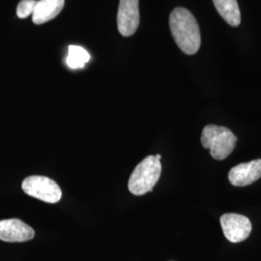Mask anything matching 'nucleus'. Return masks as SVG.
<instances>
[{
    "label": "nucleus",
    "mask_w": 261,
    "mask_h": 261,
    "mask_svg": "<svg viewBox=\"0 0 261 261\" xmlns=\"http://www.w3.org/2000/svg\"><path fill=\"white\" fill-rule=\"evenodd\" d=\"M171 34L180 49L186 55H195L201 45L199 27L189 10L177 7L169 17Z\"/></svg>",
    "instance_id": "nucleus-1"
},
{
    "label": "nucleus",
    "mask_w": 261,
    "mask_h": 261,
    "mask_svg": "<svg viewBox=\"0 0 261 261\" xmlns=\"http://www.w3.org/2000/svg\"><path fill=\"white\" fill-rule=\"evenodd\" d=\"M237 138L229 129L208 125L202 130L201 143L215 160H224L230 156L236 145Z\"/></svg>",
    "instance_id": "nucleus-2"
},
{
    "label": "nucleus",
    "mask_w": 261,
    "mask_h": 261,
    "mask_svg": "<svg viewBox=\"0 0 261 261\" xmlns=\"http://www.w3.org/2000/svg\"><path fill=\"white\" fill-rule=\"evenodd\" d=\"M162 165L156 156H148L142 160L134 169L130 180L129 190L135 196H142L153 190L161 176Z\"/></svg>",
    "instance_id": "nucleus-3"
},
{
    "label": "nucleus",
    "mask_w": 261,
    "mask_h": 261,
    "mask_svg": "<svg viewBox=\"0 0 261 261\" xmlns=\"http://www.w3.org/2000/svg\"><path fill=\"white\" fill-rule=\"evenodd\" d=\"M21 188L28 196L51 204L58 202L62 196V192L58 184L46 176L33 175L25 178Z\"/></svg>",
    "instance_id": "nucleus-4"
},
{
    "label": "nucleus",
    "mask_w": 261,
    "mask_h": 261,
    "mask_svg": "<svg viewBox=\"0 0 261 261\" xmlns=\"http://www.w3.org/2000/svg\"><path fill=\"white\" fill-rule=\"evenodd\" d=\"M221 225L226 239L232 243L242 242L252 232L251 221L247 217L236 213L223 215Z\"/></svg>",
    "instance_id": "nucleus-5"
},
{
    "label": "nucleus",
    "mask_w": 261,
    "mask_h": 261,
    "mask_svg": "<svg viewBox=\"0 0 261 261\" xmlns=\"http://www.w3.org/2000/svg\"><path fill=\"white\" fill-rule=\"evenodd\" d=\"M140 24L139 0H120L117 14V27L123 36L133 35Z\"/></svg>",
    "instance_id": "nucleus-6"
},
{
    "label": "nucleus",
    "mask_w": 261,
    "mask_h": 261,
    "mask_svg": "<svg viewBox=\"0 0 261 261\" xmlns=\"http://www.w3.org/2000/svg\"><path fill=\"white\" fill-rule=\"evenodd\" d=\"M35 232L32 227L19 219L0 221V240L8 243H21L33 239Z\"/></svg>",
    "instance_id": "nucleus-7"
},
{
    "label": "nucleus",
    "mask_w": 261,
    "mask_h": 261,
    "mask_svg": "<svg viewBox=\"0 0 261 261\" xmlns=\"http://www.w3.org/2000/svg\"><path fill=\"white\" fill-rule=\"evenodd\" d=\"M261 177V159L235 166L228 173V179L234 186L251 185Z\"/></svg>",
    "instance_id": "nucleus-8"
},
{
    "label": "nucleus",
    "mask_w": 261,
    "mask_h": 261,
    "mask_svg": "<svg viewBox=\"0 0 261 261\" xmlns=\"http://www.w3.org/2000/svg\"><path fill=\"white\" fill-rule=\"evenodd\" d=\"M64 0H40L37 1L32 14V20L35 24H43L55 19L64 7Z\"/></svg>",
    "instance_id": "nucleus-9"
},
{
    "label": "nucleus",
    "mask_w": 261,
    "mask_h": 261,
    "mask_svg": "<svg viewBox=\"0 0 261 261\" xmlns=\"http://www.w3.org/2000/svg\"><path fill=\"white\" fill-rule=\"evenodd\" d=\"M215 8L220 16L231 27H238L241 22V14L236 0H213Z\"/></svg>",
    "instance_id": "nucleus-10"
},
{
    "label": "nucleus",
    "mask_w": 261,
    "mask_h": 261,
    "mask_svg": "<svg viewBox=\"0 0 261 261\" xmlns=\"http://www.w3.org/2000/svg\"><path fill=\"white\" fill-rule=\"evenodd\" d=\"M90 60V55L84 47L79 46H70L69 54L66 58V63L71 69L84 68L85 63Z\"/></svg>",
    "instance_id": "nucleus-11"
},
{
    "label": "nucleus",
    "mask_w": 261,
    "mask_h": 261,
    "mask_svg": "<svg viewBox=\"0 0 261 261\" xmlns=\"http://www.w3.org/2000/svg\"><path fill=\"white\" fill-rule=\"evenodd\" d=\"M36 4V0H21L17 8V15L19 19H25L30 15H32L35 10Z\"/></svg>",
    "instance_id": "nucleus-12"
},
{
    "label": "nucleus",
    "mask_w": 261,
    "mask_h": 261,
    "mask_svg": "<svg viewBox=\"0 0 261 261\" xmlns=\"http://www.w3.org/2000/svg\"><path fill=\"white\" fill-rule=\"evenodd\" d=\"M156 158L158 159V160H161L162 157H161V155H156Z\"/></svg>",
    "instance_id": "nucleus-13"
}]
</instances>
